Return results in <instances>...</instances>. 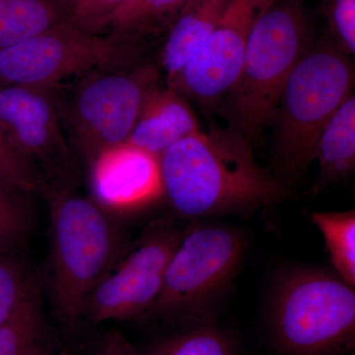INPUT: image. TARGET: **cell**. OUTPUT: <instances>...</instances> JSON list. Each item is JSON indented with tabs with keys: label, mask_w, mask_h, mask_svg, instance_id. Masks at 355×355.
<instances>
[{
	"label": "cell",
	"mask_w": 355,
	"mask_h": 355,
	"mask_svg": "<svg viewBox=\"0 0 355 355\" xmlns=\"http://www.w3.org/2000/svg\"><path fill=\"white\" fill-rule=\"evenodd\" d=\"M315 160L318 188L349 176L355 167V98L350 95L328 121L318 139Z\"/></svg>",
	"instance_id": "15"
},
{
	"label": "cell",
	"mask_w": 355,
	"mask_h": 355,
	"mask_svg": "<svg viewBox=\"0 0 355 355\" xmlns=\"http://www.w3.org/2000/svg\"><path fill=\"white\" fill-rule=\"evenodd\" d=\"M311 222L323 235L331 265L340 279L355 286V211L312 212Z\"/></svg>",
	"instance_id": "19"
},
{
	"label": "cell",
	"mask_w": 355,
	"mask_h": 355,
	"mask_svg": "<svg viewBox=\"0 0 355 355\" xmlns=\"http://www.w3.org/2000/svg\"><path fill=\"white\" fill-rule=\"evenodd\" d=\"M188 0H125L110 18V37L137 43L142 37L170 27Z\"/></svg>",
	"instance_id": "17"
},
{
	"label": "cell",
	"mask_w": 355,
	"mask_h": 355,
	"mask_svg": "<svg viewBox=\"0 0 355 355\" xmlns=\"http://www.w3.org/2000/svg\"><path fill=\"white\" fill-rule=\"evenodd\" d=\"M163 195L188 218L243 214L279 202L282 183L254 160L250 140L233 128L179 140L159 156Z\"/></svg>",
	"instance_id": "1"
},
{
	"label": "cell",
	"mask_w": 355,
	"mask_h": 355,
	"mask_svg": "<svg viewBox=\"0 0 355 355\" xmlns=\"http://www.w3.org/2000/svg\"><path fill=\"white\" fill-rule=\"evenodd\" d=\"M270 324L287 355H340L355 345L354 287L324 270H295L273 294Z\"/></svg>",
	"instance_id": "4"
},
{
	"label": "cell",
	"mask_w": 355,
	"mask_h": 355,
	"mask_svg": "<svg viewBox=\"0 0 355 355\" xmlns=\"http://www.w3.org/2000/svg\"><path fill=\"white\" fill-rule=\"evenodd\" d=\"M21 195L0 184V253L22 241L32 229L31 212Z\"/></svg>",
	"instance_id": "22"
},
{
	"label": "cell",
	"mask_w": 355,
	"mask_h": 355,
	"mask_svg": "<svg viewBox=\"0 0 355 355\" xmlns=\"http://www.w3.org/2000/svg\"><path fill=\"white\" fill-rule=\"evenodd\" d=\"M354 83V67L335 44L309 49L300 58L282 90L275 120V151L284 170L302 171L315 160L320 135L352 95Z\"/></svg>",
	"instance_id": "5"
},
{
	"label": "cell",
	"mask_w": 355,
	"mask_h": 355,
	"mask_svg": "<svg viewBox=\"0 0 355 355\" xmlns=\"http://www.w3.org/2000/svg\"><path fill=\"white\" fill-rule=\"evenodd\" d=\"M275 1L230 0L216 29L168 86L203 109L220 105L241 69L254 23Z\"/></svg>",
	"instance_id": "10"
},
{
	"label": "cell",
	"mask_w": 355,
	"mask_h": 355,
	"mask_svg": "<svg viewBox=\"0 0 355 355\" xmlns=\"http://www.w3.org/2000/svg\"><path fill=\"white\" fill-rule=\"evenodd\" d=\"M32 282L22 265L0 254V326L19 304Z\"/></svg>",
	"instance_id": "23"
},
{
	"label": "cell",
	"mask_w": 355,
	"mask_h": 355,
	"mask_svg": "<svg viewBox=\"0 0 355 355\" xmlns=\"http://www.w3.org/2000/svg\"><path fill=\"white\" fill-rule=\"evenodd\" d=\"M49 289L55 316L72 323L84 315L96 286L123 256L120 230L92 198L69 184L50 191Z\"/></svg>",
	"instance_id": "2"
},
{
	"label": "cell",
	"mask_w": 355,
	"mask_h": 355,
	"mask_svg": "<svg viewBox=\"0 0 355 355\" xmlns=\"http://www.w3.org/2000/svg\"><path fill=\"white\" fill-rule=\"evenodd\" d=\"M146 355H236V352L230 336L207 323L163 340Z\"/></svg>",
	"instance_id": "20"
},
{
	"label": "cell",
	"mask_w": 355,
	"mask_h": 355,
	"mask_svg": "<svg viewBox=\"0 0 355 355\" xmlns=\"http://www.w3.org/2000/svg\"><path fill=\"white\" fill-rule=\"evenodd\" d=\"M88 170L104 209H137L163 195L158 156L128 142L103 151Z\"/></svg>",
	"instance_id": "12"
},
{
	"label": "cell",
	"mask_w": 355,
	"mask_h": 355,
	"mask_svg": "<svg viewBox=\"0 0 355 355\" xmlns=\"http://www.w3.org/2000/svg\"><path fill=\"white\" fill-rule=\"evenodd\" d=\"M230 0H188L169 27L161 62L167 84L207 41Z\"/></svg>",
	"instance_id": "14"
},
{
	"label": "cell",
	"mask_w": 355,
	"mask_h": 355,
	"mask_svg": "<svg viewBox=\"0 0 355 355\" xmlns=\"http://www.w3.org/2000/svg\"><path fill=\"white\" fill-rule=\"evenodd\" d=\"M200 130L186 98L168 85L156 83L147 91L127 142L159 157L179 140Z\"/></svg>",
	"instance_id": "13"
},
{
	"label": "cell",
	"mask_w": 355,
	"mask_h": 355,
	"mask_svg": "<svg viewBox=\"0 0 355 355\" xmlns=\"http://www.w3.org/2000/svg\"><path fill=\"white\" fill-rule=\"evenodd\" d=\"M0 128L12 146L33 164L41 166L55 184L71 183L76 163L65 142L51 89L0 85Z\"/></svg>",
	"instance_id": "11"
},
{
	"label": "cell",
	"mask_w": 355,
	"mask_h": 355,
	"mask_svg": "<svg viewBox=\"0 0 355 355\" xmlns=\"http://www.w3.org/2000/svg\"><path fill=\"white\" fill-rule=\"evenodd\" d=\"M125 0H69V20L91 34H99L106 28L114 11Z\"/></svg>",
	"instance_id": "24"
},
{
	"label": "cell",
	"mask_w": 355,
	"mask_h": 355,
	"mask_svg": "<svg viewBox=\"0 0 355 355\" xmlns=\"http://www.w3.org/2000/svg\"><path fill=\"white\" fill-rule=\"evenodd\" d=\"M91 355H137L132 343L120 331H112Z\"/></svg>",
	"instance_id": "26"
},
{
	"label": "cell",
	"mask_w": 355,
	"mask_h": 355,
	"mask_svg": "<svg viewBox=\"0 0 355 355\" xmlns=\"http://www.w3.org/2000/svg\"><path fill=\"white\" fill-rule=\"evenodd\" d=\"M0 184L18 193L46 190L41 172L12 146L0 128Z\"/></svg>",
	"instance_id": "21"
},
{
	"label": "cell",
	"mask_w": 355,
	"mask_h": 355,
	"mask_svg": "<svg viewBox=\"0 0 355 355\" xmlns=\"http://www.w3.org/2000/svg\"><path fill=\"white\" fill-rule=\"evenodd\" d=\"M43 331L41 298L33 282L19 304L0 326V355H31L42 342Z\"/></svg>",
	"instance_id": "18"
},
{
	"label": "cell",
	"mask_w": 355,
	"mask_h": 355,
	"mask_svg": "<svg viewBox=\"0 0 355 355\" xmlns=\"http://www.w3.org/2000/svg\"><path fill=\"white\" fill-rule=\"evenodd\" d=\"M183 231L171 220L150 224L91 294L84 315L95 323L144 316L162 288L166 270Z\"/></svg>",
	"instance_id": "9"
},
{
	"label": "cell",
	"mask_w": 355,
	"mask_h": 355,
	"mask_svg": "<svg viewBox=\"0 0 355 355\" xmlns=\"http://www.w3.org/2000/svg\"><path fill=\"white\" fill-rule=\"evenodd\" d=\"M135 53L133 43L91 34L67 20L0 51V85L53 89L70 76L123 67Z\"/></svg>",
	"instance_id": "7"
},
{
	"label": "cell",
	"mask_w": 355,
	"mask_h": 355,
	"mask_svg": "<svg viewBox=\"0 0 355 355\" xmlns=\"http://www.w3.org/2000/svg\"><path fill=\"white\" fill-rule=\"evenodd\" d=\"M324 12L336 48L345 55H354L355 0H326Z\"/></svg>",
	"instance_id": "25"
},
{
	"label": "cell",
	"mask_w": 355,
	"mask_h": 355,
	"mask_svg": "<svg viewBox=\"0 0 355 355\" xmlns=\"http://www.w3.org/2000/svg\"><path fill=\"white\" fill-rule=\"evenodd\" d=\"M31 355H67V352H53L50 347H46L43 343H40L35 349L33 350Z\"/></svg>",
	"instance_id": "27"
},
{
	"label": "cell",
	"mask_w": 355,
	"mask_h": 355,
	"mask_svg": "<svg viewBox=\"0 0 355 355\" xmlns=\"http://www.w3.org/2000/svg\"><path fill=\"white\" fill-rule=\"evenodd\" d=\"M308 50L302 1L275 0L254 23L241 69L222 100L230 127L252 140L275 123L287 79Z\"/></svg>",
	"instance_id": "3"
},
{
	"label": "cell",
	"mask_w": 355,
	"mask_h": 355,
	"mask_svg": "<svg viewBox=\"0 0 355 355\" xmlns=\"http://www.w3.org/2000/svg\"><path fill=\"white\" fill-rule=\"evenodd\" d=\"M239 230L218 224L184 228L166 270L162 288L144 316L211 323L244 253Z\"/></svg>",
	"instance_id": "6"
},
{
	"label": "cell",
	"mask_w": 355,
	"mask_h": 355,
	"mask_svg": "<svg viewBox=\"0 0 355 355\" xmlns=\"http://www.w3.org/2000/svg\"><path fill=\"white\" fill-rule=\"evenodd\" d=\"M158 83L151 65L90 72L69 108L74 144L86 167L107 149L127 142L147 91Z\"/></svg>",
	"instance_id": "8"
},
{
	"label": "cell",
	"mask_w": 355,
	"mask_h": 355,
	"mask_svg": "<svg viewBox=\"0 0 355 355\" xmlns=\"http://www.w3.org/2000/svg\"><path fill=\"white\" fill-rule=\"evenodd\" d=\"M69 0H0V51L69 20Z\"/></svg>",
	"instance_id": "16"
}]
</instances>
